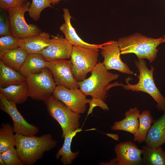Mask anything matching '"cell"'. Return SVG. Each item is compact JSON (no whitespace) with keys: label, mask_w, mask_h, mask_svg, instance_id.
<instances>
[{"label":"cell","mask_w":165,"mask_h":165,"mask_svg":"<svg viewBox=\"0 0 165 165\" xmlns=\"http://www.w3.org/2000/svg\"><path fill=\"white\" fill-rule=\"evenodd\" d=\"M26 79V77L19 72L9 67L0 61V87L19 84Z\"/></svg>","instance_id":"23"},{"label":"cell","mask_w":165,"mask_h":165,"mask_svg":"<svg viewBox=\"0 0 165 165\" xmlns=\"http://www.w3.org/2000/svg\"><path fill=\"white\" fill-rule=\"evenodd\" d=\"M47 68L51 72L57 86L69 89L79 88L78 82L73 74L70 60L62 59L48 61Z\"/></svg>","instance_id":"11"},{"label":"cell","mask_w":165,"mask_h":165,"mask_svg":"<svg viewBox=\"0 0 165 165\" xmlns=\"http://www.w3.org/2000/svg\"><path fill=\"white\" fill-rule=\"evenodd\" d=\"M140 113V110L136 107L130 108L125 112L124 118L114 123L112 129L124 131L134 135L139 127Z\"/></svg>","instance_id":"18"},{"label":"cell","mask_w":165,"mask_h":165,"mask_svg":"<svg viewBox=\"0 0 165 165\" xmlns=\"http://www.w3.org/2000/svg\"><path fill=\"white\" fill-rule=\"evenodd\" d=\"M101 49V53L104 59L103 63L107 69H114L130 75L134 74L121 59V52L117 41L111 40L104 43Z\"/></svg>","instance_id":"12"},{"label":"cell","mask_w":165,"mask_h":165,"mask_svg":"<svg viewBox=\"0 0 165 165\" xmlns=\"http://www.w3.org/2000/svg\"><path fill=\"white\" fill-rule=\"evenodd\" d=\"M31 3L25 4L8 9L12 33L20 39L39 34L42 30L36 25L28 24L25 20V13L28 11Z\"/></svg>","instance_id":"8"},{"label":"cell","mask_w":165,"mask_h":165,"mask_svg":"<svg viewBox=\"0 0 165 165\" xmlns=\"http://www.w3.org/2000/svg\"><path fill=\"white\" fill-rule=\"evenodd\" d=\"M11 34L9 16L2 12L0 15V36H2Z\"/></svg>","instance_id":"30"},{"label":"cell","mask_w":165,"mask_h":165,"mask_svg":"<svg viewBox=\"0 0 165 165\" xmlns=\"http://www.w3.org/2000/svg\"><path fill=\"white\" fill-rule=\"evenodd\" d=\"M13 127L8 123H2L0 129V152L16 146Z\"/></svg>","instance_id":"26"},{"label":"cell","mask_w":165,"mask_h":165,"mask_svg":"<svg viewBox=\"0 0 165 165\" xmlns=\"http://www.w3.org/2000/svg\"><path fill=\"white\" fill-rule=\"evenodd\" d=\"M142 165H165V151L161 146L152 148L142 146Z\"/></svg>","instance_id":"24"},{"label":"cell","mask_w":165,"mask_h":165,"mask_svg":"<svg viewBox=\"0 0 165 165\" xmlns=\"http://www.w3.org/2000/svg\"><path fill=\"white\" fill-rule=\"evenodd\" d=\"M99 50L72 46L70 60L73 76L77 81L85 79L97 63Z\"/></svg>","instance_id":"6"},{"label":"cell","mask_w":165,"mask_h":165,"mask_svg":"<svg viewBox=\"0 0 165 165\" xmlns=\"http://www.w3.org/2000/svg\"><path fill=\"white\" fill-rule=\"evenodd\" d=\"M51 37L50 45L41 54L48 62L70 59L73 45L62 35Z\"/></svg>","instance_id":"14"},{"label":"cell","mask_w":165,"mask_h":165,"mask_svg":"<svg viewBox=\"0 0 165 165\" xmlns=\"http://www.w3.org/2000/svg\"><path fill=\"white\" fill-rule=\"evenodd\" d=\"M63 17L64 22L60 27V30L64 35L65 38L73 46L95 50L102 48L103 44H96L85 42L79 36L71 24V20L72 18L68 9H63Z\"/></svg>","instance_id":"15"},{"label":"cell","mask_w":165,"mask_h":165,"mask_svg":"<svg viewBox=\"0 0 165 165\" xmlns=\"http://www.w3.org/2000/svg\"><path fill=\"white\" fill-rule=\"evenodd\" d=\"M29 97L44 101L52 95L57 86L51 72L47 68L40 73L26 77Z\"/></svg>","instance_id":"7"},{"label":"cell","mask_w":165,"mask_h":165,"mask_svg":"<svg viewBox=\"0 0 165 165\" xmlns=\"http://www.w3.org/2000/svg\"><path fill=\"white\" fill-rule=\"evenodd\" d=\"M0 93L8 100L16 104L24 102L29 97L26 81L19 84L0 87Z\"/></svg>","instance_id":"19"},{"label":"cell","mask_w":165,"mask_h":165,"mask_svg":"<svg viewBox=\"0 0 165 165\" xmlns=\"http://www.w3.org/2000/svg\"><path fill=\"white\" fill-rule=\"evenodd\" d=\"M1 153L5 165H25L19 157L17 150L14 147L11 148Z\"/></svg>","instance_id":"29"},{"label":"cell","mask_w":165,"mask_h":165,"mask_svg":"<svg viewBox=\"0 0 165 165\" xmlns=\"http://www.w3.org/2000/svg\"><path fill=\"white\" fill-rule=\"evenodd\" d=\"M163 114L154 120L148 133L145 143L149 147L154 148L165 143V108Z\"/></svg>","instance_id":"17"},{"label":"cell","mask_w":165,"mask_h":165,"mask_svg":"<svg viewBox=\"0 0 165 165\" xmlns=\"http://www.w3.org/2000/svg\"><path fill=\"white\" fill-rule=\"evenodd\" d=\"M0 108L10 117L13 121V128L16 134L33 136L39 131L38 127L28 122L17 109L16 104L8 100L0 93Z\"/></svg>","instance_id":"10"},{"label":"cell","mask_w":165,"mask_h":165,"mask_svg":"<svg viewBox=\"0 0 165 165\" xmlns=\"http://www.w3.org/2000/svg\"><path fill=\"white\" fill-rule=\"evenodd\" d=\"M16 149L25 165H31L41 159L44 153L57 145V142L50 133L40 137L15 134Z\"/></svg>","instance_id":"1"},{"label":"cell","mask_w":165,"mask_h":165,"mask_svg":"<svg viewBox=\"0 0 165 165\" xmlns=\"http://www.w3.org/2000/svg\"><path fill=\"white\" fill-rule=\"evenodd\" d=\"M28 1V0H0V7L1 9L7 10L10 8L24 5Z\"/></svg>","instance_id":"31"},{"label":"cell","mask_w":165,"mask_h":165,"mask_svg":"<svg viewBox=\"0 0 165 165\" xmlns=\"http://www.w3.org/2000/svg\"><path fill=\"white\" fill-rule=\"evenodd\" d=\"M62 0H50L51 3L53 6L58 4L60 1Z\"/></svg>","instance_id":"33"},{"label":"cell","mask_w":165,"mask_h":165,"mask_svg":"<svg viewBox=\"0 0 165 165\" xmlns=\"http://www.w3.org/2000/svg\"><path fill=\"white\" fill-rule=\"evenodd\" d=\"M50 0H32L28 11L30 16L34 21L39 20L41 12L47 7L53 8Z\"/></svg>","instance_id":"27"},{"label":"cell","mask_w":165,"mask_h":165,"mask_svg":"<svg viewBox=\"0 0 165 165\" xmlns=\"http://www.w3.org/2000/svg\"><path fill=\"white\" fill-rule=\"evenodd\" d=\"M0 165H5L4 161L2 157V153L0 152Z\"/></svg>","instance_id":"34"},{"label":"cell","mask_w":165,"mask_h":165,"mask_svg":"<svg viewBox=\"0 0 165 165\" xmlns=\"http://www.w3.org/2000/svg\"><path fill=\"white\" fill-rule=\"evenodd\" d=\"M163 37H148L139 33L119 38L117 42L121 54L133 53L138 59H146L152 62L157 57V46L162 43Z\"/></svg>","instance_id":"3"},{"label":"cell","mask_w":165,"mask_h":165,"mask_svg":"<svg viewBox=\"0 0 165 165\" xmlns=\"http://www.w3.org/2000/svg\"><path fill=\"white\" fill-rule=\"evenodd\" d=\"M20 39L12 34L0 38V55L19 47Z\"/></svg>","instance_id":"28"},{"label":"cell","mask_w":165,"mask_h":165,"mask_svg":"<svg viewBox=\"0 0 165 165\" xmlns=\"http://www.w3.org/2000/svg\"><path fill=\"white\" fill-rule=\"evenodd\" d=\"M82 130L79 128L75 130L67 133L64 138V142L62 147L56 154L55 157L58 160L61 157L60 161L64 165H69L79 154V152H73L71 150V145L73 138L76 134Z\"/></svg>","instance_id":"22"},{"label":"cell","mask_w":165,"mask_h":165,"mask_svg":"<svg viewBox=\"0 0 165 165\" xmlns=\"http://www.w3.org/2000/svg\"><path fill=\"white\" fill-rule=\"evenodd\" d=\"M50 34L42 32L38 34L20 39L19 47L24 49L28 54H41L42 51L50 43Z\"/></svg>","instance_id":"16"},{"label":"cell","mask_w":165,"mask_h":165,"mask_svg":"<svg viewBox=\"0 0 165 165\" xmlns=\"http://www.w3.org/2000/svg\"><path fill=\"white\" fill-rule=\"evenodd\" d=\"M89 108L87 115L92 113L93 109L96 107H99L104 110L108 111L109 108L108 105L104 102V101L97 98L92 97L89 103Z\"/></svg>","instance_id":"32"},{"label":"cell","mask_w":165,"mask_h":165,"mask_svg":"<svg viewBox=\"0 0 165 165\" xmlns=\"http://www.w3.org/2000/svg\"><path fill=\"white\" fill-rule=\"evenodd\" d=\"M116 157L111 160V165H142V149L131 141L120 142L115 145Z\"/></svg>","instance_id":"13"},{"label":"cell","mask_w":165,"mask_h":165,"mask_svg":"<svg viewBox=\"0 0 165 165\" xmlns=\"http://www.w3.org/2000/svg\"><path fill=\"white\" fill-rule=\"evenodd\" d=\"M104 66L103 62L97 63L88 78L78 82L79 89L86 96H90L105 101L108 91L116 86H121L122 83L110 82L117 79L119 75L111 73Z\"/></svg>","instance_id":"2"},{"label":"cell","mask_w":165,"mask_h":165,"mask_svg":"<svg viewBox=\"0 0 165 165\" xmlns=\"http://www.w3.org/2000/svg\"><path fill=\"white\" fill-rule=\"evenodd\" d=\"M44 102L50 116L60 125L62 138L68 133L80 128V114L72 111L52 96Z\"/></svg>","instance_id":"5"},{"label":"cell","mask_w":165,"mask_h":165,"mask_svg":"<svg viewBox=\"0 0 165 165\" xmlns=\"http://www.w3.org/2000/svg\"><path fill=\"white\" fill-rule=\"evenodd\" d=\"M48 61L39 54H28L20 72L26 77L40 73L47 68Z\"/></svg>","instance_id":"21"},{"label":"cell","mask_w":165,"mask_h":165,"mask_svg":"<svg viewBox=\"0 0 165 165\" xmlns=\"http://www.w3.org/2000/svg\"><path fill=\"white\" fill-rule=\"evenodd\" d=\"M163 37V39L162 40V43L165 42V35H164Z\"/></svg>","instance_id":"35"},{"label":"cell","mask_w":165,"mask_h":165,"mask_svg":"<svg viewBox=\"0 0 165 165\" xmlns=\"http://www.w3.org/2000/svg\"><path fill=\"white\" fill-rule=\"evenodd\" d=\"M28 54L24 49L19 47L0 54V61L9 67L20 72Z\"/></svg>","instance_id":"20"},{"label":"cell","mask_w":165,"mask_h":165,"mask_svg":"<svg viewBox=\"0 0 165 165\" xmlns=\"http://www.w3.org/2000/svg\"><path fill=\"white\" fill-rule=\"evenodd\" d=\"M139 125L134 135V141L141 144L146 140L148 133L154 119L150 112L143 110L138 116Z\"/></svg>","instance_id":"25"},{"label":"cell","mask_w":165,"mask_h":165,"mask_svg":"<svg viewBox=\"0 0 165 165\" xmlns=\"http://www.w3.org/2000/svg\"><path fill=\"white\" fill-rule=\"evenodd\" d=\"M52 96L72 111L80 114L86 111V104H89L91 100L87 98L86 96L79 88L69 89L61 86H57Z\"/></svg>","instance_id":"9"},{"label":"cell","mask_w":165,"mask_h":165,"mask_svg":"<svg viewBox=\"0 0 165 165\" xmlns=\"http://www.w3.org/2000/svg\"><path fill=\"white\" fill-rule=\"evenodd\" d=\"M134 64L139 72L138 82L136 84H131L129 83V78H127L125 79L126 84L122 83L121 86L125 90L147 93L156 102L158 110L163 111L165 108V97L160 93L154 82L153 78L154 67L151 65V69H148L144 59L135 61Z\"/></svg>","instance_id":"4"}]
</instances>
